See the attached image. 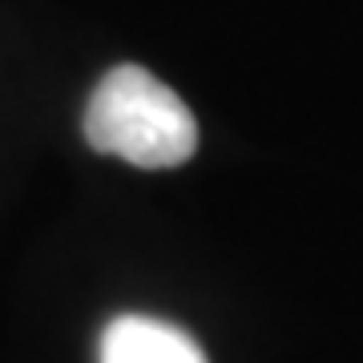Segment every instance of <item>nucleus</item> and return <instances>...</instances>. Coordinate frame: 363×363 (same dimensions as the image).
<instances>
[{
	"label": "nucleus",
	"mask_w": 363,
	"mask_h": 363,
	"mask_svg": "<svg viewBox=\"0 0 363 363\" xmlns=\"http://www.w3.org/2000/svg\"><path fill=\"white\" fill-rule=\"evenodd\" d=\"M85 138L97 154L142 169L186 166L198 150V121L190 105L142 65L109 69L85 109Z\"/></svg>",
	"instance_id": "1"
},
{
	"label": "nucleus",
	"mask_w": 363,
	"mask_h": 363,
	"mask_svg": "<svg viewBox=\"0 0 363 363\" xmlns=\"http://www.w3.org/2000/svg\"><path fill=\"white\" fill-rule=\"evenodd\" d=\"M101 363H206V355L182 327L150 315H121L101 335Z\"/></svg>",
	"instance_id": "2"
}]
</instances>
